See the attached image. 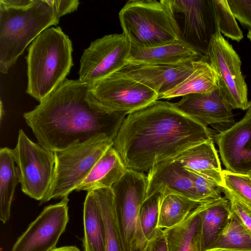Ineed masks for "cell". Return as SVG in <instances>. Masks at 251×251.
<instances>
[{"mask_svg": "<svg viewBox=\"0 0 251 251\" xmlns=\"http://www.w3.org/2000/svg\"><path fill=\"white\" fill-rule=\"evenodd\" d=\"M181 39L207 57L219 29L213 0H168Z\"/></svg>", "mask_w": 251, "mask_h": 251, "instance_id": "10", "label": "cell"}, {"mask_svg": "<svg viewBox=\"0 0 251 251\" xmlns=\"http://www.w3.org/2000/svg\"><path fill=\"white\" fill-rule=\"evenodd\" d=\"M225 188L237 196L251 208V179L248 175L234 173L223 170Z\"/></svg>", "mask_w": 251, "mask_h": 251, "instance_id": "31", "label": "cell"}, {"mask_svg": "<svg viewBox=\"0 0 251 251\" xmlns=\"http://www.w3.org/2000/svg\"><path fill=\"white\" fill-rule=\"evenodd\" d=\"M247 37L251 41V30H249V32L247 34Z\"/></svg>", "mask_w": 251, "mask_h": 251, "instance_id": "41", "label": "cell"}, {"mask_svg": "<svg viewBox=\"0 0 251 251\" xmlns=\"http://www.w3.org/2000/svg\"><path fill=\"white\" fill-rule=\"evenodd\" d=\"M127 115L101 104L90 84L66 78L23 116L38 143L56 151L95 139L114 140Z\"/></svg>", "mask_w": 251, "mask_h": 251, "instance_id": "1", "label": "cell"}, {"mask_svg": "<svg viewBox=\"0 0 251 251\" xmlns=\"http://www.w3.org/2000/svg\"><path fill=\"white\" fill-rule=\"evenodd\" d=\"M72 42L60 26L41 32L32 42L26 57V93L39 102L66 78L74 65Z\"/></svg>", "mask_w": 251, "mask_h": 251, "instance_id": "3", "label": "cell"}, {"mask_svg": "<svg viewBox=\"0 0 251 251\" xmlns=\"http://www.w3.org/2000/svg\"><path fill=\"white\" fill-rule=\"evenodd\" d=\"M126 170L118 152L112 146L98 160L75 191L88 192L97 189L111 188Z\"/></svg>", "mask_w": 251, "mask_h": 251, "instance_id": "20", "label": "cell"}, {"mask_svg": "<svg viewBox=\"0 0 251 251\" xmlns=\"http://www.w3.org/2000/svg\"><path fill=\"white\" fill-rule=\"evenodd\" d=\"M232 215L229 201L225 197L206 201L201 214V249H211Z\"/></svg>", "mask_w": 251, "mask_h": 251, "instance_id": "22", "label": "cell"}, {"mask_svg": "<svg viewBox=\"0 0 251 251\" xmlns=\"http://www.w3.org/2000/svg\"><path fill=\"white\" fill-rule=\"evenodd\" d=\"M251 179V172L248 175Z\"/></svg>", "mask_w": 251, "mask_h": 251, "instance_id": "42", "label": "cell"}, {"mask_svg": "<svg viewBox=\"0 0 251 251\" xmlns=\"http://www.w3.org/2000/svg\"><path fill=\"white\" fill-rule=\"evenodd\" d=\"M205 251H234L227 250H224V249H210L207 250Z\"/></svg>", "mask_w": 251, "mask_h": 251, "instance_id": "40", "label": "cell"}, {"mask_svg": "<svg viewBox=\"0 0 251 251\" xmlns=\"http://www.w3.org/2000/svg\"><path fill=\"white\" fill-rule=\"evenodd\" d=\"M204 202L200 203L177 225L163 229L168 251H201V214Z\"/></svg>", "mask_w": 251, "mask_h": 251, "instance_id": "21", "label": "cell"}, {"mask_svg": "<svg viewBox=\"0 0 251 251\" xmlns=\"http://www.w3.org/2000/svg\"><path fill=\"white\" fill-rule=\"evenodd\" d=\"M212 138L219 148L226 171L249 175L251 172V118L244 117Z\"/></svg>", "mask_w": 251, "mask_h": 251, "instance_id": "14", "label": "cell"}, {"mask_svg": "<svg viewBox=\"0 0 251 251\" xmlns=\"http://www.w3.org/2000/svg\"><path fill=\"white\" fill-rule=\"evenodd\" d=\"M90 86L93 95L101 104L127 114L158 100L155 91L119 71Z\"/></svg>", "mask_w": 251, "mask_h": 251, "instance_id": "12", "label": "cell"}, {"mask_svg": "<svg viewBox=\"0 0 251 251\" xmlns=\"http://www.w3.org/2000/svg\"><path fill=\"white\" fill-rule=\"evenodd\" d=\"M12 152L23 193L37 201L46 195L55 170L54 151L31 141L21 129Z\"/></svg>", "mask_w": 251, "mask_h": 251, "instance_id": "8", "label": "cell"}, {"mask_svg": "<svg viewBox=\"0 0 251 251\" xmlns=\"http://www.w3.org/2000/svg\"><path fill=\"white\" fill-rule=\"evenodd\" d=\"M12 150H0V220L5 223L10 217L11 207L15 189L19 182Z\"/></svg>", "mask_w": 251, "mask_h": 251, "instance_id": "25", "label": "cell"}, {"mask_svg": "<svg viewBox=\"0 0 251 251\" xmlns=\"http://www.w3.org/2000/svg\"><path fill=\"white\" fill-rule=\"evenodd\" d=\"M212 139L209 128L173 103L157 100L127 115L113 147L127 169L144 173Z\"/></svg>", "mask_w": 251, "mask_h": 251, "instance_id": "2", "label": "cell"}, {"mask_svg": "<svg viewBox=\"0 0 251 251\" xmlns=\"http://www.w3.org/2000/svg\"><path fill=\"white\" fill-rule=\"evenodd\" d=\"M147 180L145 200L156 194L162 197L177 194L200 202L189 173L171 160L158 164L150 169Z\"/></svg>", "mask_w": 251, "mask_h": 251, "instance_id": "17", "label": "cell"}, {"mask_svg": "<svg viewBox=\"0 0 251 251\" xmlns=\"http://www.w3.org/2000/svg\"><path fill=\"white\" fill-rule=\"evenodd\" d=\"M244 117L251 118V100L249 101V106Z\"/></svg>", "mask_w": 251, "mask_h": 251, "instance_id": "39", "label": "cell"}, {"mask_svg": "<svg viewBox=\"0 0 251 251\" xmlns=\"http://www.w3.org/2000/svg\"><path fill=\"white\" fill-rule=\"evenodd\" d=\"M48 3L52 6L57 16H61L75 11L79 4L78 0H47Z\"/></svg>", "mask_w": 251, "mask_h": 251, "instance_id": "36", "label": "cell"}, {"mask_svg": "<svg viewBox=\"0 0 251 251\" xmlns=\"http://www.w3.org/2000/svg\"><path fill=\"white\" fill-rule=\"evenodd\" d=\"M113 140L98 139L54 151L55 165L50 187L40 204L63 199L75 190L96 163L111 147Z\"/></svg>", "mask_w": 251, "mask_h": 251, "instance_id": "6", "label": "cell"}, {"mask_svg": "<svg viewBox=\"0 0 251 251\" xmlns=\"http://www.w3.org/2000/svg\"><path fill=\"white\" fill-rule=\"evenodd\" d=\"M189 173L193 182L198 201L200 203L222 197V186L201 176Z\"/></svg>", "mask_w": 251, "mask_h": 251, "instance_id": "32", "label": "cell"}, {"mask_svg": "<svg viewBox=\"0 0 251 251\" xmlns=\"http://www.w3.org/2000/svg\"><path fill=\"white\" fill-rule=\"evenodd\" d=\"M52 251H80L78 248L75 246H66L55 248Z\"/></svg>", "mask_w": 251, "mask_h": 251, "instance_id": "38", "label": "cell"}, {"mask_svg": "<svg viewBox=\"0 0 251 251\" xmlns=\"http://www.w3.org/2000/svg\"><path fill=\"white\" fill-rule=\"evenodd\" d=\"M59 18L47 0H35L25 9L0 2V72L7 74L29 43Z\"/></svg>", "mask_w": 251, "mask_h": 251, "instance_id": "4", "label": "cell"}, {"mask_svg": "<svg viewBox=\"0 0 251 251\" xmlns=\"http://www.w3.org/2000/svg\"><path fill=\"white\" fill-rule=\"evenodd\" d=\"M119 16L131 48L148 49L182 40L168 0H130Z\"/></svg>", "mask_w": 251, "mask_h": 251, "instance_id": "5", "label": "cell"}, {"mask_svg": "<svg viewBox=\"0 0 251 251\" xmlns=\"http://www.w3.org/2000/svg\"><path fill=\"white\" fill-rule=\"evenodd\" d=\"M102 219L106 251H126L119 226L111 188L91 190Z\"/></svg>", "mask_w": 251, "mask_h": 251, "instance_id": "23", "label": "cell"}, {"mask_svg": "<svg viewBox=\"0 0 251 251\" xmlns=\"http://www.w3.org/2000/svg\"><path fill=\"white\" fill-rule=\"evenodd\" d=\"M173 104L206 127L210 125L219 129L220 126L231 127L235 124L233 109L224 100L219 88L209 92L184 96Z\"/></svg>", "mask_w": 251, "mask_h": 251, "instance_id": "15", "label": "cell"}, {"mask_svg": "<svg viewBox=\"0 0 251 251\" xmlns=\"http://www.w3.org/2000/svg\"><path fill=\"white\" fill-rule=\"evenodd\" d=\"M207 57L217 74L219 89L224 100L233 109L247 110L248 88L240 57L219 29L212 39Z\"/></svg>", "mask_w": 251, "mask_h": 251, "instance_id": "9", "label": "cell"}, {"mask_svg": "<svg viewBox=\"0 0 251 251\" xmlns=\"http://www.w3.org/2000/svg\"><path fill=\"white\" fill-rule=\"evenodd\" d=\"M130 44L123 33L92 41L81 55L79 79L91 84L120 71L126 65Z\"/></svg>", "mask_w": 251, "mask_h": 251, "instance_id": "11", "label": "cell"}, {"mask_svg": "<svg viewBox=\"0 0 251 251\" xmlns=\"http://www.w3.org/2000/svg\"><path fill=\"white\" fill-rule=\"evenodd\" d=\"M196 61L178 64L126 65L119 71L159 96L175 88L194 70Z\"/></svg>", "mask_w": 251, "mask_h": 251, "instance_id": "16", "label": "cell"}, {"mask_svg": "<svg viewBox=\"0 0 251 251\" xmlns=\"http://www.w3.org/2000/svg\"><path fill=\"white\" fill-rule=\"evenodd\" d=\"M226 0L235 19L251 30V0Z\"/></svg>", "mask_w": 251, "mask_h": 251, "instance_id": "34", "label": "cell"}, {"mask_svg": "<svg viewBox=\"0 0 251 251\" xmlns=\"http://www.w3.org/2000/svg\"><path fill=\"white\" fill-rule=\"evenodd\" d=\"M219 88L217 74L209 63L197 60L194 71L171 90L159 96V99H170L196 93L211 92Z\"/></svg>", "mask_w": 251, "mask_h": 251, "instance_id": "24", "label": "cell"}, {"mask_svg": "<svg viewBox=\"0 0 251 251\" xmlns=\"http://www.w3.org/2000/svg\"><path fill=\"white\" fill-rule=\"evenodd\" d=\"M147 186V176L144 173L127 169L124 175L111 187L126 251H142L148 242L140 220Z\"/></svg>", "mask_w": 251, "mask_h": 251, "instance_id": "7", "label": "cell"}, {"mask_svg": "<svg viewBox=\"0 0 251 251\" xmlns=\"http://www.w3.org/2000/svg\"><path fill=\"white\" fill-rule=\"evenodd\" d=\"M160 195L154 194L145 200L141 207L140 220L146 238H151L158 228Z\"/></svg>", "mask_w": 251, "mask_h": 251, "instance_id": "30", "label": "cell"}, {"mask_svg": "<svg viewBox=\"0 0 251 251\" xmlns=\"http://www.w3.org/2000/svg\"><path fill=\"white\" fill-rule=\"evenodd\" d=\"M35 0H0L3 4L16 9H25L31 6Z\"/></svg>", "mask_w": 251, "mask_h": 251, "instance_id": "37", "label": "cell"}, {"mask_svg": "<svg viewBox=\"0 0 251 251\" xmlns=\"http://www.w3.org/2000/svg\"><path fill=\"white\" fill-rule=\"evenodd\" d=\"M142 251H168L164 230L158 227L153 236L148 240L146 246Z\"/></svg>", "mask_w": 251, "mask_h": 251, "instance_id": "35", "label": "cell"}, {"mask_svg": "<svg viewBox=\"0 0 251 251\" xmlns=\"http://www.w3.org/2000/svg\"><path fill=\"white\" fill-rule=\"evenodd\" d=\"M222 189L229 201L232 213L251 233V208L228 190L223 187Z\"/></svg>", "mask_w": 251, "mask_h": 251, "instance_id": "33", "label": "cell"}, {"mask_svg": "<svg viewBox=\"0 0 251 251\" xmlns=\"http://www.w3.org/2000/svg\"><path fill=\"white\" fill-rule=\"evenodd\" d=\"M215 15L221 33L233 40L240 42L244 37L226 0H213Z\"/></svg>", "mask_w": 251, "mask_h": 251, "instance_id": "29", "label": "cell"}, {"mask_svg": "<svg viewBox=\"0 0 251 251\" xmlns=\"http://www.w3.org/2000/svg\"><path fill=\"white\" fill-rule=\"evenodd\" d=\"M68 197L46 207L14 244L11 251H52L69 220Z\"/></svg>", "mask_w": 251, "mask_h": 251, "instance_id": "13", "label": "cell"}, {"mask_svg": "<svg viewBox=\"0 0 251 251\" xmlns=\"http://www.w3.org/2000/svg\"><path fill=\"white\" fill-rule=\"evenodd\" d=\"M171 161L222 187L223 170L213 139L189 149Z\"/></svg>", "mask_w": 251, "mask_h": 251, "instance_id": "18", "label": "cell"}, {"mask_svg": "<svg viewBox=\"0 0 251 251\" xmlns=\"http://www.w3.org/2000/svg\"><path fill=\"white\" fill-rule=\"evenodd\" d=\"M200 203L180 195H160L158 227L163 229L177 225Z\"/></svg>", "mask_w": 251, "mask_h": 251, "instance_id": "27", "label": "cell"}, {"mask_svg": "<svg viewBox=\"0 0 251 251\" xmlns=\"http://www.w3.org/2000/svg\"><path fill=\"white\" fill-rule=\"evenodd\" d=\"M211 249L251 251V233L232 213L228 222Z\"/></svg>", "mask_w": 251, "mask_h": 251, "instance_id": "28", "label": "cell"}, {"mask_svg": "<svg viewBox=\"0 0 251 251\" xmlns=\"http://www.w3.org/2000/svg\"><path fill=\"white\" fill-rule=\"evenodd\" d=\"M83 223L85 251H106L103 223L92 191L87 192L84 202Z\"/></svg>", "mask_w": 251, "mask_h": 251, "instance_id": "26", "label": "cell"}, {"mask_svg": "<svg viewBox=\"0 0 251 251\" xmlns=\"http://www.w3.org/2000/svg\"><path fill=\"white\" fill-rule=\"evenodd\" d=\"M200 57L203 56L180 40L148 49L130 47L126 65L178 64L202 59Z\"/></svg>", "mask_w": 251, "mask_h": 251, "instance_id": "19", "label": "cell"}]
</instances>
